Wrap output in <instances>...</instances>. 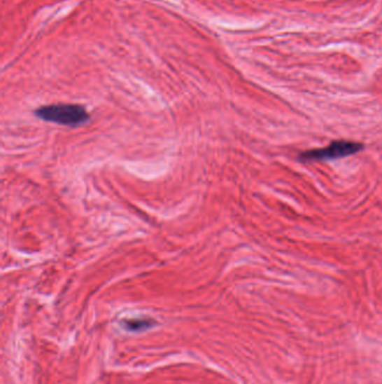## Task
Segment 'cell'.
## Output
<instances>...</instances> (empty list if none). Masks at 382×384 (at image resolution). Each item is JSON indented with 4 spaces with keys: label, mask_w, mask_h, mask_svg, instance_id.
<instances>
[{
    "label": "cell",
    "mask_w": 382,
    "mask_h": 384,
    "mask_svg": "<svg viewBox=\"0 0 382 384\" xmlns=\"http://www.w3.org/2000/svg\"><path fill=\"white\" fill-rule=\"evenodd\" d=\"M35 115L44 122L54 123L76 128L89 121V114L85 108L76 104H54L43 106L35 111Z\"/></svg>",
    "instance_id": "obj_1"
},
{
    "label": "cell",
    "mask_w": 382,
    "mask_h": 384,
    "mask_svg": "<svg viewBox=\"0 0 382 384\" xmlns=\"http://www.w3.org/2000/svg\"><path fill=\"white\" fill-rule=\"evenodd\" d=\"M362 150L363 145L361 143L342 139V141L333 142L331 144L326 147H322V149H315V150H309L301 153L299 161H331V160H339V158L353 156Z\"/></svg>",
    "instance_id": "obj_2"
},
{
    "label": "cell",
    "mask_w": 382,
    "mask_h": 384,
    "mask_svg": "<svg viewBox=\"0 0 382 384\" xmlns=\"http://www.w3.org/2000/svg\"><path fill=\"white\" fill-rule=\"evenodd\" d=\"M127 326H128V329L130 331H138V329H143V328L146 327V326L150 325V322L149 320H130V322H126Z\"/></svg>",
    "instance_id": "obj_3"
}]
</instances>
